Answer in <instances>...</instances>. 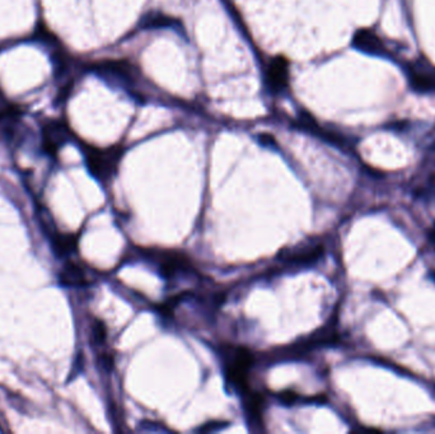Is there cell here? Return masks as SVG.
<instances>
[{"instance_id": "cell-1", "label": "cell", "mask_w": 435, "mask_h": 434, "mask_svg": "<svg viewBox=\"0 0 435 434\" xmlns=\"http://www.w3.org/2000/svg\"><path fill=\"white\" fill-rule=\"evenodd\" d=\"M83 153L89 174L102 184H109L118 174V165L124 156V147L116 144L100 148L84 144Z\"/></svg>"}, {"instance_id": "cell-2", "label": "cell", "mask_w": 435, "mask_h": 434, "mask_svg": "<svg viewBox=\"0 0 435 434\" xmlns=\"http://www.w3.org/2000/svg\"><path fill=\"white\" fill-rule=\"evenodd\" d=\"M224 364L228 384L240 393L248 390V373L253 364L251 351L243 347H228L224 351Z\"/></svg>"}, {"instance_id": "cell-3", "label": "cell", "mask_w": 435, "mask_h": 434, "mask_svg": "<svg viewBox=\"0 0 435 434\" xmlns=\"http://www.w3.org/2000/svg\"><path fill=\"white\" fill-rule=\"evenodd\" d=\"M72 138L69 126L63 121H50L42 130V147L50 156H55L60 148L67 144Z\"/></svg>"}, {"instance_id": "cell-4", "label": "cell", "mask_w": 435, "mask_h": 434, "mask_svg": "<svg viewBox=\"0 0 435 434\" xmlns=\"http://www.w3.org/2000/svg\"><path fill=\"white\" fill-rule=\"evenodd\" d=\"M266 84L270 92L277 94L288 88L289 84V61L284 56H277L268 63Z\"/></svg>"}, {"instance_id": "cell-5", "label": "cell", "mask_w": 435, "mask_h": 434, "mask_svg": "<svg viewBox=\"0 0 435 434\" xmlns=\"http://www.w3.org/2000/svg\"><path fill=\"white\" fill-rule=\"evenodd\" d=\"M97 74L105 78L118 79V82L131 83L136 76L135 67L127 60H107L94 65Z\"/></svg>"}, {"instance_id": "cell-6", "label": "cell", "mask_w": 435, "mask_h": 434, "mask_svg": "<svg viewBox=\"0 0 435 434\" xmlns=\"http://www.w3.org/2000/svg\"><path fill=\"white\" fill-rule=\"evenodd\" d=\"M154 258L160 273L166 278L176 276L178 271L187 270L190 267L189 258L178 251H159L154 252Z\"/></svg>"}, {"instance_id": "cell-7", "label": "cell", "mask_w": 435, "mask_h": 434, "mask_svg": "<svg viewBox=\"0 0 435 434\" xmlns=\"http://www.w3.org/2000/svg\"><path fill=\"white\" fill-rule=\"evenodd\" d=\"M323 254V246L319 243H307V245H298L293 249L284 251V259L289 262H299V264H308L319 259V256Z\"/></svg>"}, {"instance_id": "cell-8", "label": "cell", "mask_w": 435, "mask_h": 434, "mask_svg": "<svg viewBox=\"0 0 435 434\" xmlns=\"http://www.w3.org/2000/svg\"><path fill=\"white\" fill-rule=\"evenodd\" d=\"M60 283L65 287H85L91 283V279L81 264L67 261L59 274Z\"/></svg>"}, {"instance_id": "cell-9", "label": "cell", "mask_w": 435, "mask_h": 434, "mask_svg": "<svg viewBox=\"0 0 435 434\" xmlns=\"http://www.w3.org/2000/svg\"><path fill=\"white\" fill-rule=\"evenodd\" d=\"M352 43L358 50L372 55H381L385 52V46L382 40L370 30H359L354 34Z\"/></svg>"}, {"instance_id": "cell-10", "label": "cell", "mask_w": 435, "mask_h": 434, "mask_svg": "<svg viewBox=\"0 0 435 434\" xmlns=\"http://www.w3.org/2000/svg\"><path fill=\"white\" fill-rule=\"evenodd\" d=\"M410 83L418 92L435 91V72L427 68H410L409 69Z\"/></svg>"}, {"instance_id": "cell-11", "label": "cell", "mask_w": 435, "mask_h": 434, "mask_svg": "<svg viewBox=\"0 0 435 434\" xmlns=\"http://www.w3.org/2000/svg\"><path fill=\"white\" fill-rule=\"evenodd\" d=\"M51 247L58 258H67L78 247V236L55 232L51 237Z\"/></svg>"}, {"instance_id": "cell-12", "label": "cell", "mask_w": 435, "mask_h": 434, "mask_svg": "<svg viewBox=\"0 0 435 434\" xmlns=\"http://www.w3.org/2000/svg\"><path fill=\"white\" fill-rule=\"evenodd\" d=\"M244 405L247 414L250 417V420L256 423V424H262V406H264V400L262 396L259 393H252L251 390H246L244 393Z\"/></svg>"}, {"instance_id": "cell-13", "label": "cell", "mask_w": 435, "mask_h": 434, "mask_svg": "<svg viewBox=\"0 0 435 434\" xmlns=\"http://www.w3.org/2000/svg\"><path fill=\"white\" fill-rule=\"evenodd\" d=\"M94 336H96L98 340L105 339V336H106V329H105V326L100 324V321H97V324L94 325Z\"/></svg>"}]
</instances>
